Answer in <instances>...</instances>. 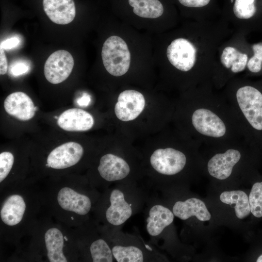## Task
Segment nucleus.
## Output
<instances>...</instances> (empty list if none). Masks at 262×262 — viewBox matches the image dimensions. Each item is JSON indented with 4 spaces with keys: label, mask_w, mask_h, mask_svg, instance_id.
Returning a JSON list of instances; mask_svg holds the SVG:
<instances>
[{
    "label": "nucleus",
    "mask_w": 262,
    "mask_h": 262,
    "mask_svg": "<svg viewBox=\"0 0 262 262\" xmlns=\"http://www.w3.org/2000/svg\"><path fill=\"white\" fill-rule=\"evenodd\" d=\"M187 113L189 131L202 145L218 146L243 139L227 99L200 92L188 103Z\"/></svg>",
    "instance_id": "f257e3e1"
},
{
    "label": "nucleus",
    "mask_w": 262,
    "mask_h": 262,
    "mask_svg": "<svg viewBox=\"0 0 262 262\" xmlns=\"http://www.w3.org/2000/svg\"><path fill=\"white\" fill-rule=\"evenodd\" d=\"M226 99L243 139L256 151L262 150V82L240 86Z\"/></svg>",
    "instance_id": "f03ea898"
},
{
    "label": "nucleus",
    "mask_w": 262,
    "mask_h": 262,
    "mask_svg": "<svg viewBox=\"0 0 262 262\" xmlns=\"http://www.w3.org/2000/svg\"><path fill=\"white\" fill-rule=\"evenodd\" d=\"M149 197L147 190L135 181L116 183L106 193L103 217L113 229H121L131 216L146 206Z\"/></svg>",
    "instance_id": "7ed1b4c3"
},
{
    "label": "nucleus",
    "mask_w": 262,
    "mask_h": 262,
    "mask_svg": "<svg viewBox=\"0 0 262 262\" xmlns=\"http://www.w3.org/2000/svg\"><path fill=\"white\" fill-rule=\"evenodd\" d=\"M109 238L112 254L116 262H163L164 259L152 246L143 241L139 235L122 231L121 229H113Z\"/></svg>",
    "instance_id": "20e7f679"
},
{
    "label": "nucleus",
    "mask_w": 262,
    "mask_h": 262,
    "mask_svg": "<svg viewBox=\"0 0 262 262\" xmlns=\"http://www.w3.org/2000/svg\"><path fill=\"white\" fill-rule=\"evenodd\" d=\"M206 147L212 152L206 163L207 172L219 180L229 178L246 152L252 148L243 139L224 145Z\"/></svg>",
    "instance_id": "39448f33"
},
{
    "label": "nucleus",
    "mask_w": 262,
    "mask_h": 262,
    "mask_svg": "<svg viewBox=\"0 0 262 262\" xmlns=\"http://www.w3.org/2000/svg\"><path fill=\"white\" fill-rule=\"evenodd\" d=\"M101 57L106 70L113 76H122L129 69L130 52L126 42L119 36H111L106 40Z\"/></svg>",
    "instance_id": "423d86ee"
},
{
    "label": "nucleus",
    "mask_w": 262,
    "mask_h": 262,
    "mask_svg": "<svg viewBox=\"0 0 262 262\" xmlns=\"http://www.w3.org/2000/svg\"><path fill=\"white\" fill-rule=\"evenodd\" d=\"M146 205V230L151 244H157L164 230L173 223L175 215L172 210L164 205L159 197L149 196Z\"/></svg>",
    "instance_id": "0eeeda50"
},
{
    "label": "nucleus",
    "mask_w": 262,
    "mask_h": 262,
    "mask_svg": "<svg viewBox=\"0 0 262 262\" xmlns=\"http://www.w3.org/2000/svg\"><path fill=\"white\" fill-rule=\"evenodd\" d=\"M149 162L158 175L170 177L181 173L185 169L188 157L182 150L169 147L154 150L149 157Z\"/></svg>",
    "instance_id": "6e6552de"
},
{
    "label": "nucleus",
    "mask_w": 262,
    "mask_h": 262,
    "mask_svg": "<svg viewBox=\"0 0 262 262\" xmlns=\"http://www.w3.org/2000/svg\"><path fill=\"white\" fill-rule=\"evenodd\" d=\"M100 178L107 183L135 181L131 178V169L123 157L113 153L101 157L97 168Z\"/></svg>",
    "instance_id": "1a4fd4ad"
},
{
    "label": "nucleus",
    "mask_w": 262,
    "mask_h": 262,
    "mask_svg": "<svg viewBox=\"0 0 262 262\" xmlns=\"http://www.w3.org/2000/svg\"><path fill=\"white\" fill-rule=\"evenodd\" d=\"M74 65V59L68 51L57 50L49 56L45 63V77L51 83H61L69 76Z\"/></svg>",
    "instance_id": "9d476101"
},
{
    "label": "nucleus",
    "mask_w": 262,
    "mask_h": 262,
    "mask_svg": "<svg viewBox=\"0 0 262 262\" xmlns=\"http://www.w3.org/2000/svg\"><path fill=\"white\" fill-rule=\"evenodd\" d=\"M196 50L188 40L180 38L173 40L168 46L166 55L170 63L177 69L190 71L196 60Z\"/></svg>",
    "instance_id": "9b49d317"
},
{
    "label": "nucleus",
    "mask_w": 262,
    "mask_h": 262,
    "mask_svg": "<svg viewBox=\"0 0 262 262\" xmlns=\"http://www.w3.org/2000/svg\"><path fill=\"white\" fill-rule=\"evenodd\" d=\"M83 152V148L80 144L66 142L55 147L49 153L46 166L56 169L72 166L80 161Z\"/></svg>",
    "instance_id": "f8f14e48"
},
{
    "label": "nucleus",
    "mask_w": 262,
    "mask_h": 262,
    "mask_svg": "<svg viewBox=\"0 0 262 262\" xmlns=\"http://www.w3.org/2000/svg\"><path fill=\"white\" fill-rule=\"evenodd\" d=\"M145 106V99L142 94L134 90H126L119 95L115 113L119 120L131 121L139 115Z\"/></svg>",
    "instance_id": "ddd939ff"
},
{
    "label": "nucleus",
    "mask_w": 262,
    "mask_h": 262,
    "mask_svg": "<svg viewBox=\"0 0 262 262\" xmlns=\"http://www.w3.org/2000/svg\"><path fill=\"white\" fill-rule=\"evenodd\" d=\"M36 107L31 98L22 92H15L8 95L4 101V108L9 115L21 121L31 119Z\"/></svg>",
    "instance_id": "4468645a"
},
{
    "label": "nucleus",
    "mask_w": 262,
    "mask_h": 262,
    "mask_svg": "<svg viewBox=\"0 0 262 262\" xmlns=\"http://www.w3.org/2000/svg\"><path fill=\"white\" fill-rule=\"evenodd\" d=\"M57 124L68 131H84L94 125V119L88 112L79 108H71L64 111L59 116Z\"/></svg>",
    "instance_id": "2eb2a0df"
},
{
    "label": "nucleus",
    "mask_w": 262,
    "mask_h": 262,
    "mask_svg": "<svg viewBox=\"0 0 262 262\" xmlns=\"http://www.w3.org/2000/svg\"><path fill=\"white\" fill-rule=\"evenodd\" d=\"M57 199L63 209L80 215L87 214L92 208V200L89 196L79 193L69 187L61 188Z\"/></svg>",
    "instance_id": "dca6fc26"
},
{
    "label": "nucleus",
    "mask_w": 262,
    "mask_h": 262,
    "mask_svg": "<svg viewBox=\"0 0 262 262\" xmlns=\"http://www.w3.org/2000/svg\"><path fill=\"white\" fill-rule=\"evenodd\" d=\"M44 10L53 22L66 25L71 22L76 16L73 0H43Z\"/></svg>",
    "instance_id": "f3484780"
},
{
    "label": "nucleus",
    "mask_w": 262,
    "mask_h": 262,
    "mask_svg": "<svg viewBox=\"0 0 262 262\" xmlns=\"http://www.w3.org/2000/svg\"><path fill=\"white\" fill-rule=\"evenodd\" d=\"M171 210L175 216L182 220L195 216L200 221H205L209 220L211 217L205 203L195 197L176 201Z\"/></svg>",
    "instance_id": "a211bd4d"
},
{
    "label": "nucleus",
    "mask_w": 262,
    "mask_h": 262,
    "mask_svg": "<svg viewBox=\"0 0 262 262\" xmlns=\"http://www.w3.org/2000/svg\"><path fill=\"white\" fill-rule=\"evenodd\" d=\"M25 209L23 197L18 195H11L3 203L0 210L1 219L7 225H16L22 219Z\"/></svg>",
    "instance_id": "6ab92c4d"
},
{
    "label": "nucleus",
    "mask_w": 262,
    "mask_h": 262,
    "mask_svg": "<svg viewBox=\"0 0 262 262\" xmlns=\"http://www.w3.org/2000/svg\"><path fill=\"white\" fill-rule=\"evenodd\" d=\"M45 242L47 256L50 262H66L63 253L64 236L62 232L55 228H50L45 234Z\"/></svg>",
    "instance_id": "aec40b11"
},
{
    "label": "nucleus",
    "mask_w": 262,
    "mask_h": 262,
    "mask_svg": "<svg viewBox=\"0 0 262 262\" xmlns=\"http://www.w3.org/2000/svg\"><path fill=\"white\" fill-rule=\"evenodd\" d=\"M220 200L224 203L233 206L235 214L239 219H243L250 213L249 200L247 195L243 191H224L220 196Z\"/></svg>",
    "instance_id": "412c9836"
},
{
    "label": "nucleus",
    "mask_w": 262,
    "mask_h": 262,
    "mask_svg": "<svg viewBox=\"0 0 262 262\" xmlns=\"http://www.w3.org/2000/svg\"><path fill=\"white\" fill-rule=\"evenodd\" d=\"M248 62V56L242 53L231 47H227L223 50L221 56V62L223 66L230 68L233 73L244 70Z\"/></svg>",
    "instance_id": "4be33fe9"
},
{
    "label": "nucleus",
    "mask_w": 262,
    "mask_h": 262,
    "mask_svg": "<svg viewBox=\"0 0 262 262\" xmlns=\"http://www.w3.org/2000/svg\"><path fill=\"white\" fill-rule=\"evenodd\" d=\"M133 13L144 18H155L162 15L164 7L158 0H128Z\"/></svg>",
    "instance_id": "5701e85b"
},
{
    "label": "nucleus",
    "mask_w": 262,
    "mask_h": 262,
    "mask_svg": "<svg viewBox=\"0 0 262 262\" xmlns=\"http://www.w3.org/2000/svg\"><path fill=\"white\" fill-rule=\"evenodd\" d=\"M89 253L93 262H115L110 244L103 238L96 239L92 243Z\"/></svg>",
    "instance_id": "b1692460"
},
{
    "label": "nucleus",
    "mask_w": 262,
    "mask_h": 262,
    "mask_svg": "<svg viewBox=\"0 0 262 262\" xmlns=\"http://www.w3.org/2000/svg\"><path fill=\"white\" fill-rule=\"evenodd\" d=\"M257 0H235L233 12L240 19H248L254 17L258 13Z\"/></svg>",
    "instance_id": "393cba45"
},
{
    "label": "nucleus",
    "mask_w": 262,
    "mask_h": 262,
    "mask_svg": "<svg viewBox=\"0 0 262 262\" xmlns=\"http://www.w3.org/2000/svg\"><path fill=\"white\" fill-rule=\"evenodd\" d=\"M250 212L258 218L262 217V182L255 183L249 197Z\"/></svg>",
    "instance_id": "a878e982"
},
{
    "label": "nucleus",
    "mask_w": 262,
    "mask_h": 262,
    "mask_svg": "<svg viewBox=\"0 0 262 262\" xmlns=\"http://www.w3.org/2000/svg\"><path fill=\"white\" fill-rule=\"evenodd\" d=\"M253 55L248 60L247 67L251 73L262 72V42L252 46Z\"/></svg>",
    "instance_id": "bb28decb"
},
{
    "label": "nucleus",
    "mask_w": 262,
    "mask_h": 262,
    "mask_svg": "<svg viewBox=\"0 0 262 262\" xmlns=\"http://www.w3.org/2000/svg\"><path fill=\"white\" fill-rule=\"evenodd\" d=\"M14 157L12 153L4 151L0 154V182L8 176L14 164Z\"/></svg>",
    "instance_id": "cd10ccee"
},
{
    "label": "nucleus",
    "mask_w": 262,
    "mask_h": 262,
    "mask_svg": "<svg viewBox=\"0 0 262 262\" xmlns=\"http://www.w3.org/2000/svg\"><path fill=\"white\" fill-rule=\"evenodd\" d=\"M29 70L28 65L23 62H16L12 64L10 67V72L15 76L23 74Z\"/></svg>",
    "instance_id": "c85d7f7f"
},
{
    "label": "nucleus",
    "mask_w": 262,
    "mask_h": 262,
    "mask_svg": "<svg viewBox=\"0 0 262 262\" xmlns=\"http://www.w3.org/2000/svg\"><path fill=\"white\" fill-rule=\"evenodd\" d=\"M183 5L189 7H201L207 5L210 0H179Z\"/></svg>",
    "instance_id": "c756f323"
},
{
    "label": "nucleus",
    "mask_w": 262,
    "mask_h": 262,
    "mask_svg": "<svg viewBox=\"0 0 262 262\" xmlns=\"http://www.w3.org/2000/svg\"><path fill=\"white\" fill-rule=\"evenodd\" d=\"M8 70V62L4 49L0 47V74H5Z\"/></svg>",
    "instance_id": "7c9ffc66"
},
{
    "label": "nucleus",
    "mask_w": 262,
    "mask_h": 262,
    "mask_svg": "<svg viewBox=\"0 0 262 262\" xmlns=\"http://www.w3.org/2000/svg\"><path fill=\"white\" fill-rule=\"evenodd\" d=\"M19 40L17 37H12L0 43V47L3 49H9L17 46Z\"/></svg>",
    "instance_id": "2f4dec72"
},
{
    "label": "nucleus",
    "mask_w": 262,
    "mask_h": 262,
    "mask_svg": "<svg viewBox=\"0 0 262 262\" xmlns=\"http://www.w3.org/2000/svg\"><path fill=\"white\" fill-rule=\"evenodd\" d=\"M256 261L257 262H262V255L258 257Z\"/></svg>",
    "instance_id": "473e14b6"
}]
</instances>
